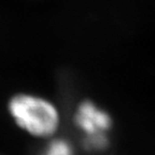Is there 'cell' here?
Instances as JSON below:
<instances>
[{"instance_id": "obj_2", "label": "cell", "mask_w": 155, "mask_h": 155, "mask_svg": "<svg viewBox=\"0 0 155 155\" xmlns=\"http://www.w3.org/2000/svg\"><path fill=\"white\" fill-rule=\"evenodd\" d=\"M74 123L85 134V138L107 136V131L112 127L110 114L90 100H84L78 106Z\"/></svg>"}, {"instance_id": "obj_1", "label": "cell", "mask_w": 155, "mask_h": 155, "mask_svg": "<svg viewBox=\"0 0 155 155\" xmlns=\"http://www.w3.org/2000/svg\"><path fill=\"white\" fill-rule=\"evenodd\" d=\"M8 110L19 128L39 138L53 136L61 124V115L55 104L35 94H15L8 102Z\"/></svg>"}, {"instance_id": "obj_3", "label": "cell", "mask_w": 155, "mask_h": 155, "mask_svg": "<svg viewBox=\"0 0 155 155\" xmlns=\"http://www.w3.org/2000/svg\"><path fill=\"white\" fill-rule=\"evenodd\" d=\"M43 155H73V150L65 139H54L48 143Z\"/></svg>"}]
</instances>
